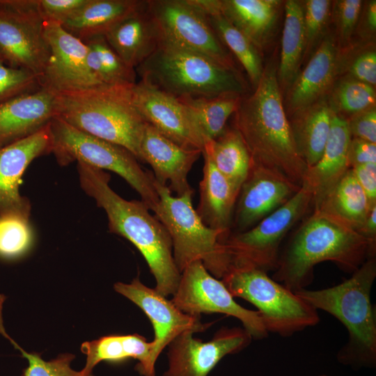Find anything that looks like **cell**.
<instances>
[{
	"mask_svg": "<svg viewBox=\"0 0 376 376\" xmlns=\"http://www.w3.org/2000/svg\"><path fill=\"white\" fill-rule=\"evenodd\" d=\"M141 0H88L62 26L82 41L104 36L143 6Z\"/></svg>",
	"mask_w": 376,
	"mask_h": 376,
	"instance_id": "28",
	"label": "cell"
},
{
	"mask_svg": "<svg viewBox=\"0 0 376 376\" xmlns=\"http://www.w3.org/2000/svg\"><path fill=\"white\" fill-rule=\"evenodd\" d=\"M153 185L159 201L151 209L170 235L175 263L181 273L200 260L215 278L222 279L231 267L224 242L228 233L207 226L192 205L194 192L174 196L167 185Z\"/></svg>",
	"mask_w": 376,
	"mask_h": 376,
	"instance_id": "7",
	"label": "cell"
},
{
	"mask_svg": "<svg viewBox=\"0 0 376 376\" xmlns=\"http://www.w3.org/2000/svg\"><path fill=\"white\" fill-rule=\"evenodd\" d=\"M207 153L217 170L238 190L246 180L252 164L251 155L239 132L227 130L214 139L205 141Z\"/></svg>",
	"mask_w": 376,
	"mask_h": 376,
	"instance_id": "32",
	"label": "cell"
},
{
	"mask_svg": "<svg viewBox=\"0 0 376 376\" xmlns=\"http://www.w3.org/2000/svg\"><path fill=\"white\" fill-rule=\"evenodd\" d=\"M242 95L223 94L212 97H180L201 130L205 141L214 139L226 130L228 118L235 112Z\"/></svg>",
	"mask_w": 376,
	"mask_h": 376,
	"instance_id": "33",
	"label": "cell"
},
{
	"mask_svg": "<svg viewBox=\"0 0 376 376\" xmlns=\"http://www.w3.org/2000/svg\"><path fill=\"white\" fill-rule=\"evenodd\" d=\"M185 331L168 345V368L163 376H207L228 354L246 348L252 337L244 328L222 327L207 342Z\"/></svg>",
	"mask_w": 376,
	"mask_h": 376,
	"instance_id": "15",
	"label": "cell"
},
{
	"mask_svg": "<svg viewBox=\"0 0 376 376\" xmlns=\"http://www.w3.org/2000/svg\"><path fill=\"white\" fill-rule=\"evenodd\" d=\"M50 123L36 132L0 149V215L31 214L29 199L19 192L21 178L36 158L52 152Z\"/></svg>",
	"mask_w": 376,
	"mask_h": 376,
	"instance_id": "19",
	"label": "cell"
},
{
	"mask_svg": "<svg viewBox=\"0 0 376 376\" xmlns=\"http://www.w3.org/2000/svg\"><path fill=\"white\" fill-rule=\"evenodd\" d=\"M134 84H100L56 93V116L75 128L120 146L139 159L146 125L132 97Z\"/></svg>",
	"mask_w": 376,
	"mask_h": 376,
	"instance_id": "5",
	"label": "cell"
},
{
	"mask_svg": "<svg viewBox=\"0 0 376 376\" xmlns=\"http://www.w3.org/2000/svg\"><path fill=\"white\" fill-rule=\"evenodd\" d=\"M52 152L61 166L77 161L116 173L141 196L151 210L159 198L153 185V175L145 171L136 157L126 148L84 133L59 117L50 121Z\"/></svg>",
	"mask_w": 376,
	"mask_h": 376,
	"instance_id": "9",
	"label": "cell"
},
{
	"mask_svg": "<svg viewBox=\"0 0 376 376\" xmlns=\"http://www.w3.org/2000/svg\"><path fill=\"white\" fill-rule=\"evenodd\" d=\"M29 218L16 214L0 215V257L13 259L24 254L32 243Z\"/></svg>",
	"mask_w": 376,
	"mask_h": 376,
	"instance_id": "36",
	"label": "cell"
},
{
	"mask_svg": "<svg viewBox=\"0 0 376 376\" xmlns=\"http://www.w3.org/2000/svg\"><path fill=\"white\" fill-rule=\"evenodd\" d=\"M313 203L304 185L281 207L249 229L228 235L224 242L231 266L275 270L283 240Z\"/></svg>",
	"mask_w": 376,
	"mask_h": 376,
	"instance_id": "10",
	"label": "cell"
},
{
	"mask_svg": "<svg viewBox=\"0 0 376 376\" xmlns=\"http://www.w3.org/2000/svg\"><path fill=\"white\" fill-rule=\"evenodd\" d=\"M375 278L376 259L372 257L338 285L295 292L317 311L331 314L345 326L348 340L338 351L337 359L355 369L376 365V318L370 301Z\"/></svg>",
	"mask_w": 376,
	"mask_h": 376,
	"instance_id": "4",
	"label": "cell"
},
{
	"mask_svg": "<svg viewBox=\"0 0 376 376\" xmlns=\"http://www.w3.org/2000/svg\"><path fill=\"white\" fill-rule=\"evenodd\" d=\"M202 155L203 178L196 210L207 226L228 233L240 190L217 170L207 153Z\"/></svg>",
	"mask_w": 376,
	"mask_h": 376,
	"instance_id": "25",
	"label": "cell"
},
{
	"mask_svg": "<svg viewBox=\"0 0 376 376\" xmlns=\"http://www.w3.org/2000/svg\"><path fill=\"white\" fill-rule=\"evenodd\" d=\"M372 257H375V246L368 239L330 216L314 210L279 253L272 279L297 292L313 282L317 264L331 261L352 274Z\"/></svg>",
	"mask_w": 376,
	"mask_h": 376,
	"instance_id": "2",
	"label": "cell"
},
{
	"mask_svg": "<svg viewBox=\"0 0 376 376\" xmlns=\"http://www.w3.org/2000/svg\"><path fill=\"white\" fill-rule=\"evenodd\" d=\"M361 0H342L336 1V15L338 32L341 38L347 40L351 36L361 9Z\"/></svg>",
	"mask_w": 376,
	"mask_h": 376,
	"instance_id": "42",
	"label": "cell"
},
{
	"mask_svg": "<svg viewBox=\"0 0 376 376\" xmlns=\"http://www.w3.org/2000/svg\"><path fill=\"white\" fill-rule=\"evenodd\" d=\"M132 97L146 123L179 146L203 152L205 139L178 97L141 80L133 85Z\"/></svg>",
	"mask_w": 376,
	"mask_h": 376,
	"instance_id": "16",
	"label": "cell"
},
{
	"mask_svg": "<svg viewBox=\"0 0 376 376\" xmlns=\"http://www.w3.org/2000/svg\"><path fill=\"white\" fill-rule=\"evenodd\" d=\"M331 10L328 0H308L304 8L306 47L313 46L327 24Z\"/></svg>",
	"mask_w": 376,
	"mask_h": 376,
	"instance_id": "40",
	"label": "cell"
},
{
	"mask_svg": "<svg viewBox=\"0 0 376 376\" xmlns=\"http://www.w3.org/2000/svg\"><path fill=\"white\" fill-rule=\"evenodd\" d=\"M306 47L304 8L298 1L285 3V22L281 41L279 78L283 84L294 82Z\"/></svg>",
	"mask_w": 376,
	"mask_h": 376,
	"instance_id": "34",
	"label": "cell"
},
{
	"mask_svg": "<svg viewBox=\"0 0 376 376\" xmlns=\"http://www.w3.org/2000/svg\"><path fill=\"white\" fill-rule=\"evenodd\" d=\"M135 70L141 81L177 97L243 95L246 91L237 70L162 40Z\"/></svg>",
	"mask_w": 376,
	"mask_h": 376,
	"instance_id": "6",
	"label": "cell"
},
{
	"mask_svg": "<svg viewBox=\"0 0 376 376\" xmlns=\"http://www.w3.org/2000/svg\"><path fill=\"white\" fill-rule=\"evenodd\" d=\"M348 162L350 168L368 163H376V143L352 137Z\"/></svg>",
	"mask_w": 376,
	"mask_h": 376,
	"instance_id": "44",
	"label": "cell"
},
{
	"mask_svg": "<svg viewBox=\"0 0 376 376\" xmlns=\"http://www.w3.org/2000/svg\"><path fill=\"white\" fill-rule=\"evenodd\" d=\"M49 49L37 0H0V58L3 63L43 75Z\"/></svg>",
	"mask_w": 376,
	"mask_h": 376,
	"instance_id": "11",
	"label": "cell"
},
{
	"mask_svg": "<svg viewBox=\"0 0 376 376\" xmlns=\"http://www.w3.org/2000/svg\"><path fill=\"white\" fill-rule=\"evenodd\" d=\"M0 61H1V62H2V63H3V62L2 61V60H1V58H0Z\"/></svg>",
	"mask_w": 376,
	"mask_h": 376,
	"instance_id": "50",
	"label": "cell"
},
{
	"mask_svg": "<svg viewBox=\"0 0 376 376\" xmlns=\"http://www.w3.org/2000/svg\"><path fill=\"white\" fill-rule=\"evenodd\" d=\"M358 233L368 239L374 246H376V205L373 207Z\"/></svg>",
	"mask_w": 376,
	"mask_h": 376,
	"instance_id": "47",
	"label": "cell"
},
{
	"mask_svg": "<svg viewBox=\"0 0 376 376\" xmlns=\"http://www.w3.org/2000/svg\"><path fill=\"white\" fill-rule=\"evenodd\" d=\"M56 93L44 87L0 104V149L36 132L56 116Z\"/></svg>",
	"mask_w": 376,
	"mask_h": 376,
	"instance_id": "21",
	"label": "cell"
},
{
	"mask_svg": "<svg viewBox=\"0 0 376 376\" xmlns=\"http://www.w3.org/2000/svg\"><path fill=\"white\" fill-rule=\"evenodd\" d=\"M2 313L3 308L0 307V334L8 340L28 361V366L24 370L22 376H94L87 375L82 370L77 371L72 368L71 363L75 358L74 354L64 353L52 360L45 361L38 353L27 352L7 334Z\"/></svg>",
	"mask_w": 376,
	"mask_h": 376,
	"instance_id": "35",
	"label": "cell"
},
{
	"mask_svg": "<svg viewBox=\"0 0 376 376\" xmlns=\"http://www.w3.org/2000/svg\"><path fill=\"white\" fill-rule=\"evenodd\" d=\"M104 37L120 58L134 70L157 49L162 41L159 29L147 9L146 1Z\"/></svg>",
	"mask_w": 376,
	"mask_h": 376,
	"instance_id": "23",
	"label": "cell"
},
{
	"mask_svg": "<svg viewBox=\"0 0 376 376\" xmlns=\"http://www.w3.org/2000/svg\"><path fill=\"white\" fill-rule=\"evenodd\" d=\"M81 189L105 211L110 233L120 235L140 251L155 279V289L165 297L173 295L181 273L173 258L171 239L163 224L142 201H127L109 186L104 171L77 162Z\"/></svg>",
	"mask_w": 376,
	"mask_h": 376,
	"instance_id": "1",
	"label": "cell"
},
{
	"mask_svg": "<svg viewBox=\"0 0 376 376\" xmlns=\"http://www.w3.org/2000/svg\"><path fill=\"white\" fill-rule=\"evenodd\" d=\"M301 186L275 169L252 163L235 207V226L245 231L281 207Z\"/></svg>",
	"mask_w": 376,
	"mask_h": 376,
	"instance_id": "17",
	"label": "cell"
},
{
	"mask_svg": "<svg viewBox=\"0 0 376 376\" xmlns=\"http://www.w3.org/2000/svg\"><path fill=\"white\" fill-rule=\"evenodd\" d=\"M333 110L326 104H315L298 112L290 123L297 150L308 167L320 159L331 128Z\"/></svg>",
	"mask_w": 376,
	"mask_h": 376,
	"instance_id": "31",
	"label": "cell"
},
{
	"mask_svg": "<svg viewBox=\"0 0 376 376\" xmlns=\"http://www.w3.org/2000/svg\"><path fill=\"white\" fill-rule=\"evenodd\" d=\"M223 15L240 31L259 51L273 32L280 1L216 0Z\"/></svg>",
	"mask_w": 376,
	"mask_h": 376,
	"instance_id": "27",
	"label": "cell"
},
{
	"mask_svg": "<svg viewBox=\"0 0 376 376\" xmlns=\"http://www.w3.org/2000/svg\"><path fill=\"white\" fill-rule=\"evenodd\" d=\"M351 139L347 120L333 111L323 153L315 164L307 168L301 185L311 191L314 208L350 169L348 152Z\"/></svg>",
	"mask_w": 376,
	"mask_h": 376,
	"instance_id": "22",
	"label": "cell"
},
{
	"mask_svg": "<svg viewBox=\"0 0 376 376\" xmlns=\"http://www.w3.org/2000/svg\"><path fill=\"white\" fill-rule=\"evenodd\" d=\"M96 54L105 84H134L136 71L129 67L113 49L104 36L84 41Z\"/></svg>",
	"mask_w": 376,
	"mask_h": 376,
	"instance_id": "37",
	"label": "cell"
},
{
	"mask_svg": "<svg viewBox=\"0 0 376 376\" xmlns=\"http://www.w3.org/2000/svg\"><path fill=\"white\" fill-rule=\"evenodd\" d=\"M194 1L203 11L221 43L237 58L246 70L251 84L256 87L264 70L258 50L223 15L217 7L216 0Z\"/></svg>",
	"mask_w": 376,
	"mask_h": 376,
	"instance_id": "30",
	"label": "cell"
},
{
	"mask_svg": "<svg viewBox=\"0 0 376 376\" xmlns=\"http://www.w3.org/2000/svg\"><path fill=\"white\" fill-rule=\"evenodd\" d=\"M371 206L376 205V163L360 164L351 168Z\"/></svg>",
	"mask_w": 376,
	"mask_h": 376,
	"instance_id": "46",
	"label": "cell"
},
{
	"mask_svg": "<svg viewBox=\"0 0 376 376\" xmlns=\"http://www.w3.org/2000/svg\"><path fill=\"white\" fill-rule=\"evenodd\" d=\"M202 155L200 150L188 149L172 141L146 123L139 143V159L149 164L154 178L181 196L194 192L188 182L192 166Z\"/></svg>",
	"mask_w": 376,
	"mask_h": 376,
	"instance_id": "20",
	"label": "cell"
},
{
	"mask_svg": "<svg viewBox=\"0 0 376 376\" xmlns=\"http://www.w3.org/2000/svg\"><path fill=\"white\" fill-rule=\"evenodd\" d=\"M151 342L138 334L109 335L81 344V351L86 356L81 370L93 375V368L101 361L121 362L132 358L138 361L136 370L142 376H155Z\"/></svg>",
	"mask_w": 376,
	"mask_h": 376,
	"instance_id": "24",
	"label": "cell"
},
{
	"mask_svg": "<svg viewBox=\"0 0 376 376\" xmlns=\"http://www.w3.org/2000/svg\"><path fill=\"white\" fill-rule=\"evenodd\" d=\"M367 23L368 27L372 31H375L376 29V1H372L368 7L367 10Z\"/></svg>",
	"mask_w": 376,
	"mask_h": 376,
	"instance_id": "48",
	"label": "cell"
},
{
	"mask_svg": "<svg viewBox=\"0 0 376 376\" xmlns=\"http://www.w3.org/2000/svg\"><path fill=\"white\" fill-rule=\"evenodd\" d=\"M113 288L138 306L150 320L155 331L151 343L155 363L163 350L178 336L185 331L201 332L211 324H203L200 316L183 313L166 297L142 283L139 277L130 283H116Z\"/></svg>",
	"mask_w": 376,
	"mask_h": 376,
	"instance_id": "18",
	"label": "cell"
},
{
	"mask_svg": "<svg viewBox=\"0 0 376 376\" xmlns=\"http://www.w3.org/2000/svg\"><path fill=\"white\" fill-rule=\"evenodd\" d=\"M317 376H329V375H326V374H321V375H318Z\"/></svg>",
	"mask_w": 376,
	"mask_h": 376,
	"instance_id": "49",
	"label": "cell"
},
{
	"mask_svg": "<svg viewBox=\"0 0 376 376\" xmlns=\"http://www.w3.org/2000/svg\"><path fill=\"white\" fill-rule=\"evenodd\" d=\"M171 301L181 311L189 315L217 313L234 317L254 339L268 336L258 311L238 304L222 281L213 276L200 260L182 270Z\"/></svg>",
	"mask_w": 376,
	"mask_h": 376,
	"instance_id": "13",
	"label": "cell"
},
{
	"mask_svg": "<svg viewBox=\"0 0 376 376\" xmlns=\"http://www.w3.org/2000/svg\"><path fill=\"white\" fill-rule=\"evenodd\" d=\"M335 97L340 110L353 114L375 107V104L373 86L357 79L343 82Z\"/></svg>",
	"mask_w": 376,
	"mask_h": 376,
	"instance_id": "38",
	"label": "cell"
},
{
	"mask_svg": "<svg viewBox=\"0 0 376 376\" xmlns=\"http://www.w3.org/2000/svg\"><path fill=\"white\" fill-rule=\"evenodd\" d=\"M351 71L357 80L372 86L376 84V53L368 52L360 55L353 63Z\"/></svg>",
	"mask_w": 376,
	"mask_h": 376,
	"instance_id": "45",
	"label": "cell"
},
{
	"mask_svg": "<svg viewBox=\"0 0 376 376\" xmlns=\"http://www.w3.org/2000/svg\"><path fill=\"white\" fill-rule=\"evenodd\" d=\"M337 49L332 37H327L293 82L289 105L295 113L315 104L329 88L336 76Z\"/></svg>",
	"mask_w": 376,
	"mask_h": 376,
	"instance_id": "26",
	"label": "cell"
},
{
	"mask_svg": "<svg viewBox=\"0 0 376 376\" xmlns=\"http://www.w3.org/2000/svg\"><path fill=\"white\" fill-rule=\"evenodd\" d=\"M40 87L39 78L33 73L0 61V104Z\"/></svg>",
	"mask_w": 376,
	"mask_h": 376,
	"instance_id": "39",
	"label": "cell"
},
{
	"mask_svg": "<svg viewBox=\"0 0 376 376\" xmlns=\"http://www.w3.org/2000/svg\"><path fill=\"white\" fill-rule=\"evenodd\" d=\"M88 0H37L39 10L45 20L61 24L65 22L84 6Z\"/></svg>",
	"mask_w": 376,
	"mask_h": 376,
	"instance_id": "41",
	"label": "cell"
},
{
	"mask_svg": "<svg viewBox=\"0 0 376 376\" xmlns=\"http://www.w3.org/2000/svg\"><path fill=\"white\" fill-rule=\"evenodd\" d=\"M373 207L350 169L314 210L320 211L358 232Z\"/></svg>",
	"mask_w": 376,
	"mask_h": 376,
	"instance_id": "29",
	"label": "cell"
},
{
	"mask_svg": "<svg viewBox=\"0 0 376 376\" xmlns=\"http://www.w3.org/2000/svg\"><path fill=\"white\" fill-rule=\"evenodd\" d=\"M146 5L162 41L201 54L236 70L229 51L194 0H148Z\"/></svg>",
	"mask_w": 376,
	"mask_h": 376,
	"instance_id": "12",
	"label": "cell"
},
{
	"mask_svg": "<svg viewBox=\"0 0 376 376\" xmlns=\"http://www.w3.org/2000/svg\"><path fill=\"white\" fill-rule=\"evenodd\" d=\"M281 97L276 70L270 65L263 70L254 92L241 97L234 128L252 163L277 169L301 186L307 166L297 150Z\"/></svg>",
	"mask_w": 376,
	"mask_h": 376,
	"instance_id": "3",
	"label": "cell"
},
{
	"mask_svg": "<svg viewBox=\"0 0 376 376\" xmlns=\"http://www.w3.org/2000/svg\"><path fill=\"white\" fill-rule=\"evenodd\" d=\"M49 55L40 86L56 93L88 89L100 84L87 64L88 47L60 23L45 20Z\"/></svg>",
	"mask_w": 376,
	"mask_h": 376,
	"instance_id": "14",
	"label": "cell"
},
{
	"mask_svg": "<svg viewBox=\"0 0 376 376\" xmlns=\"http://www.w3.org/2000/svg\"><path fill=\"white\" fill-rule=\"evenodd\" d=\"M221 281L233 297L242 298L258 308L268 333L290 336L320 322L315 308L265 271L231 266Z\"/></svg>",
	"mask_w": 376,
	"mask_h": 376,
	"instance_id": "8",
	"label": "cell"
},
{
	"mask_svg": "<svg viewBox=\"0 0 376 376\" xmlns=\"http://www.w3.org/2000/svg\"><path fill=\"white\" fill-rule=\"evenodd\" d=\"M347 124L352 137L376 143V110L375 107L354 114L347 120Z\"/></svg>",
	"mask_w": 376,
	"mask_h": 376,
	"instance_id": "43",
	"label": "cell"
}]
</instances>
